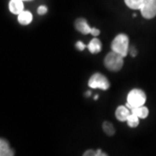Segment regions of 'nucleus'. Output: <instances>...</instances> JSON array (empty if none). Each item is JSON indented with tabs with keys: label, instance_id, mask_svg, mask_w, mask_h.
Here are the masks:
<instances>
[{
	"label": "nucleus",
	"instance_id": "f8f14e48",
	"mask_svg": "<svg viewBox=\"0 0 156 156\" xmlns=\"http://www.w3.org/2000/svg\"><path fill=\"white\" fill-rule=\"evenodd\" d=\"M126 5L132 10H140L145 5L147 0H124Z\"/></svg>",
	"mask_w": 156,
	"mask_h": 156
},
{
	"label": "nucleus",
	"instance_id": "423d86ee",
	"mask_svg": "<svg viewBox=\"0 0 156 156\" xmlns=\"http://www.w3.org/2000/svg\"><path fill=\"white\" fill-rule=\"evenodd\" d=\"M75 28L77 30L78 32L80 33L83 34V35H88V34H90V31H91V27L89 25V23L87 22L86 19H84L83 17H80V18H77L76 21H75Z\"/></svg>",
	"mask_w": 156,
	"mask_h": 156
},
{
	"label": "nucleus",
	"instance_id": "1a4fd4ad",
	"mask_svg": "<svg viewBox=\"0 0 156 156\" xmlns=\"http://www.w3.org/2000/svg\"><path fill=\"white\" fill-rule=\"evenodd\" d=\"M33 20V15L29 11H23L17 15V21L22 25H29Z\"/></svg>",
	"mask_w": 156,
	"mask_h": 156
},
{
	"label": "nucleus",
	"instance_id": "f03ea898",
	"mask_svg": "<svg viewBox=\"0 0 156 156\" xmlns=\"http://www.w3.org/2000/svg\"><path fill=\"white\" fill-rule=\"evenodd\" d=\"M147 101V95L142 89H133L127 95L126 106L131 110L134 108L143 106Z\"/></svg>",
	"mask_w": 156,
	"mask_h": 156
},
{
	"label": "nucleus",
	"instance_id": "aec40b11",
	"mask_svg": "<svg viewBox=\"0 0 156 156\" xmlns=\"http://www.w3.org/2000/svg\"><path fill=\"white\" fill-rule=\"evenodd\" d=\"M129 54H130V56H132V57H135V56H136V55H137V51H136L134 47L129 48Z\"/></svg>",
	"mask_w": 156,
	"mask_h": 156
},
{
	"label": "nucleus",
	"instance_id": "39448f33",
	"mask_svg": "<svg viewBox=\"0 0 156 156\" xmlns=\"http://www.w3.org/2000/svg\"><path fill=\"white\" fill-rule=\"evenodd\" d=\"M140 11L145 19H152L156 17V0H147Z\"/></svg>",
	"mask_w": 156,
	"mask_h": 156
},
{
	"label": "nucleus",
	"instance_id": "4468645a",
	"mask_svg": "<svg viewBox=\"0 0 156 156\" xmlns=\"http://www.w3.org/2000/svg\"><path fill=\"white\" fill-rule=\"evenodd\" d=\"M102 130L104 132V134L108 136H114L115 134V128L114 127V125L110 122H104L102 123Z\"/></svg>",
	"mask_w": 156,
	"mask_h": 156
},
{
	"label": "nucleus",
	"instance_id": "ddd939ff",
	"mask_svg": "<svg viewBox=\"0 0 156 156\" xmlns=\"http://www.w3.org/2000/svg\"><path fill=\"white\" fill-rule=\"evenodd\" d=\"M131 113L136 115L140 119H146L147 117L148 116V115H149L148 108L144 106V105L138 107V108H134L133 109H131Z\"/></svg>",
	"mask_w": 156,
	"mask_h": 156
},
{
	"label": "nucleus",
	"instance_id": "9b49d317",
	"mask_svg": "<svg viewBox=\"0 0 156 156\" xmlns=\"http://www.w3.org/2000/svg\"><path fill=\"white\" fill-rule=\"evenodd\" d=\"M0 155L1 156H13L14 151L11 149L9 142L5 139L0 140Z\"/></svg>",
	"mask_w": 156,
	"mask_h": 156
},
{
	"label": "nucleus",
	"instance_id": "2eb2a0df",
	"mask_svg": "<svg viewBox=\"0 0 156 156\" xmlns=\"http://www.w3.org/2000/svg\"><path fill=\"white\" fill-rule=\"evenodd\" d=\"M140 123V118L136 115H134L133 113L130 114V115L128 116V120H127V124L129 128H135L139 126Z\"/></svg>",
	"mask_w": 156,
	"mask_h": 156
},
{
	"label": "nucleus",
	"instance_id": "6e6552de",
	"mask_svg": "<svg viewBox=\"0 0 156 156\" xmlns=\"http://www.w3.org/2000/svg\"><path fill=\"white\" fill-rule=\"evenodd\" d=\"M9 11L14 15L20 14L24 11V5L23 0H11L9 2Z\"/></svg>",
	"mask_w": 156,
	"mask_h": 156
},
{
	"label": "nucleus",
	"instance_id": "7ed1b4c3",
	"mask_svg": "<svg viewBox=\"0 0 156 156\" xmlns=\"http://www.w3.org/2000/svg\"><path fill=\"white\" fill-rule=\"evenodd\" d=\"M124 61L123 56L117 54L115 51H110L108 53L104 58V66L107 69L112 72H117L120 71L123 67Z\"/></svg>",
	"mask_w": 156,
	"mask_h": 156
},
{
	"label": "nucleus",
	"instance_id": "6ab92c4d",
	"mask_svg": "<svg viewBox=\"0 0 156 156\" xmlns=\"http://www.w3.org/2000/svg\"><path fill=\"white\" fill-rule=\"evenodd\" d=\"M101 33L100 30H98L97 28H92L91 29V31H90V34L92 35V36H94V37H97V36H99Z\"/></svg>",
	"mask_w": 156,
	"mask_h": 156
},
{
	"label": "nucleus",
	"instance_id": "a211bd4d",
	"mask_svg": "<svg viewBox=\"0 0 156 156\" xmlns=\"http://www.w3.org/2000/svg\"><path fill=\"white\" fill-rule=\"evenodd\" d=\"M95 154H96V150L89 149V150L85 151L83 155V156H95Z\"/></svg>",
	"mask_w": 156,
	"mask_h": 156
},
{
	"label": "nucleus",
	"instance_id": "20e7f679",
	"mask_svg": "<svg viewBox=\"0 0 156 156\" xmlns=\"http://www.w3.org/2000/svg\"><path fill=\"white\" fill-rule=\"evenodd\" d=\"M88 85L90 89H100L101 90H108L110 87L108 79L101 73L93 74L89 79Z\"/></svg>",
	"mask_w": 156,
	"mask_h": 156
},
{
	"label": "nucleus",
	"instance_id": "dca6fc26",
	"mask_svg": "<svg viewBox=\"0 0 156 156\" xmlns=\"http://www.w3.org/2000/svg\"><path fill=\"white\" fill-rule=\"evenodd\" d=\"M47 11H48V8H47V6L45 5H40L37 8V13H38L39 15H41V16H43V15H44L47 13Z\"/></svg>",
	"mask_w": 156,
	"mask_h": 156
},
{
	"label": "nucleus",
	"instance_id": "5701e85b",
	"mask_svg": "<svg viewBox=\"0 0 156 156\" xmlns=\"http://www.w3.org/2000/svg\"><path fill=\"white\" fill-rule=\"evenodd\" d=\"M94 99H95V100H97V99H98V95H95V97H94Z\"/></svg>",
	"mask_w": 156,
	"mask_h": 156
},
{
	"label": "nucleus",
	"instance_id": "9d476101",
	"mask_svg": "<svg viewBox=\"0 0 156 156\" xmlns=\"http://www.w3.org/2000/svg\"><path fill=\"white\" fill-rule=\"evenodd\" d=\"M87 48L91 54L95 55V54L100 53L101 48H102V44H101V42L99 39L95 37L89 42V44L87 45Z\"/></svg>",
	"mask_w": 156,
	"mask_h": 156
},
{
	"label": "nucleus",
	"instance_id": "4be33fe9",
	"mask_svg": "<svg viewBox=\"0 0 156 156\" xmlns=\"http://www.w3.org/2000/svg\"><path fill=\"white\" fill-rule=\"evenodd\" d=\"M85 95H86V96H87V97H89V95H91V91H87V92H86V93H85Z\"/></svg>",
	"mask_w": 156,
	"mask_h": 156
},
{
	"label": "nucleus",
	"instance_id": "f3484780",
	"mask_svg": "<svg viewBox=\"0 0 156 156\" xmlns=\"http://www.w3.org/2000/svg\"><path fill=\"white\" fill-rule=\"evenodd\" d=\"M86 47H87V45L84 44L82 41H77V42L76 43V48L78 50H80V51L84 50V49H85Z\"/></svg>",
	"mask_w": 156,
	"mask_h": 156
},
{
	"label": "nucleus",
	"instance_id": "f257e3e1",
	"mask_svg": "<svg viewBox=\"0 0 156 156\" xmlns=\"http://www.w3.org/2000/svg\"><path fill=\"white\" fill-rule=\"evenodd\" d=\"M129 38L128 35L120 33L113 39L111 43V50L123 57L128 56L129 53Z\"/></svg>",
	"mask_w": 156,
	"mask_h": 156
},
{
	"label": "nucleus",
	"instance_id": "412c9836",
	"mask_svg": "<svg viewBox=\"0 0 156 156\" xmlns=\"http://www.w3.org/2000/svg\"><path fill=\"white\" fill-rule=\"evenodd\" d=\"M108 154H103V152L101 150V149H97L96 150V154H95V156H107Z\"/></svg>",
	"mask_w": 156,
	"mask_h": 156
},
{
	"label": "nucleus",
	"instance_id": "b1692460",
	"mask_svg": "<svg viewBox=\"0 0 156 156\" xmlns=\"http://www.w3.org/2000/svg\"><path fill=\"white\" fill-rule=\"evenodd\" d=\"M23 1H30V0H23Z\"/></svg>",
	"mask_w": 156,
	"mask_h": 156
},
{
	"label": "nucleus",
	"instance_id": "0eeeda50",
	"mask_svg": "<svg viewBox=\"0 0 156 156\" xmlns=\"http://www.w3.org/2000/svg\"><path fill=\"white\" fill-rule=\"evenodd\" d=\"M131 114V110L126 106H119L115 112V118L119 122H127L128 116Z\"/></svg>",
	"mask_w": 156,
	"mask_h": 156
}]
</instances>
